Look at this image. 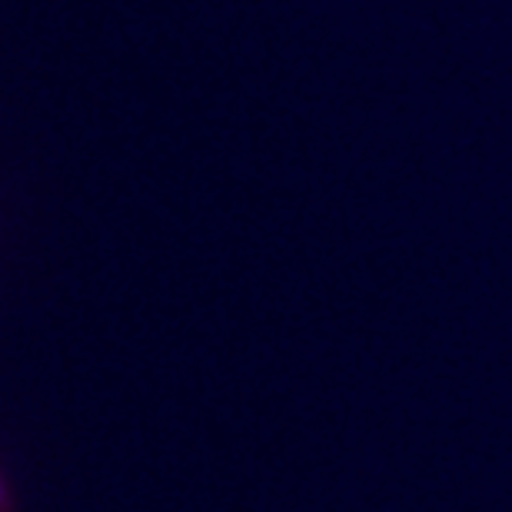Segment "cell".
<instances>
[{
    "label": "cell",
    "mask_w": 512,
    "mask_h": 512,
    "mask_svg": "<svg viewBox=\"0 0 512 512\" xmlns=\"http://www.w3.org/2000/svg\"><path fill=\"white\" fill-rule=\"evenodd\" d=\"M0 512H10V503H7V496H4V486H0Z\"/></svg>",
    "instance_id": "obj_1"
}]
</instances>
